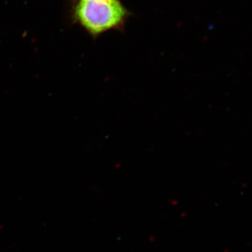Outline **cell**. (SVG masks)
I'll return each instance as SVG.
<instances>
[{
  "instance_id": "obj_1",
  "label": "cell",
  "mask_w": 252,
  "mask_h": 252,
  "mask_svg": "<svg viewBox=\"0 0 252 252\" xmlns=\"http://www.w3.org/2000/svg\"><path fill=\"white\" fill-rule=\"evenodd\" d=\"M75 15L86 31L97 36L121 27L127 11L119 0H79Z\"/></svg>"
}]
</instances>
